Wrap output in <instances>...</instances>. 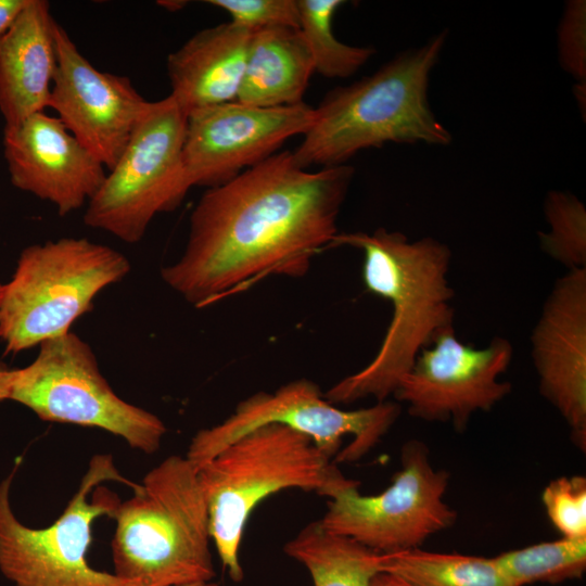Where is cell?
<instances>
[{"label": "cell", "mask_w": 586, "mask_h": 586, "mask_svg": "<svg viewBox=\"0 0 586 586\" xmlns=\"http://www.w3.org/2000/svg\"><path fill=\"white\" fill-rule=\"evenodd\" d=\"M354 174L348 164L301 168L285 150L206 189L181 256L161 270L163 281L202 308L270 277L305 276L339 233Z\"/></svg>", "instance_id": "6da1fadb"}, {"label": "cell", "mask_w": 586, "mask_h": 586, "mask_svg": "<svg viewBox=\"0 0 586 586\" xmlns=\"http://www.w3.org/2000/svg\"><path fill=\"white\" fill-rule=\"evenodd\" d=\"M339 246L362 253L364 284L390 302L392 317L371 361L323 394L333 405L368 397L382 403L394 394L419 353L454 328V290L447 279L451 251L435 238L411 241L382 227L371 233L339 232L328 249Z\"/></svg>", "instance_id": "7a4b0ae2"}, {"label": "cell", "mask_w": 586, "mask_h": 586, "mask_svg": "<svg viewBox=\"0 0 586 586\" xmlns=\"http://www.w3.org/2000/svg\"><path fill=\"white\" fill-rule=\"evenodd\" d=\"M447 31L402 51L371 75L336 87L315 107V122L292 151L301 168L346 165L362 150L386 143L448 145L450 131L429 102L431 72Z\"/></svg>", "instance_id": "3957f363"}, {"label": "cell", "mask_w": 586, "mask_h": 586, "mask_svg": "<svg viewBox=\"0 0 586 586\" xmlns=\"http://www.w3.org/2000/svg\"><path fill=\"white\" fill-rule=\"evenodd\" d=\"M111 519L114 572L131 586H178L215 576L198 470L181 456L152 468Z\"/></svg>", "instance_id": "277c9868"}, {"label": "cell", "mask_w": 586, "mask_h": 586, "mask_svg": "<svg viewBox=\"0 0 586 586\" xmlns=\"http://www.w3.org/2000/svg\"><path fill=\"white\" fill-rule=\"evenodd\" d=\"M212 542L230 578L242 582L240 547L247 520L267 497L288 488L330 497L356 483L307 435L282 424L257 428L198 470Z\"/></svg>", "instance_id": "5b68a950"}, {"label": "cell", "mask_w": 586, "mask_h": 586, "mask_svg": "<svg viewBox=\"0 0 586 586\" xmlns=\"http://www.w3.org/2000/svg\"><path fill=\"white\" fill-rule=\"evenodd\" d=\"M129 271L124 254L87 238H62L25 247L11 280L2 284L0 340L5 354L69 332L92 309L95 296Z\"/></svg>", "instance_id": "8992f818"}, {"label": "cell", "mask_w": 586, "mask_h": 586, "mask_svg": "<svg viewBox=\"0 0 586 586\" xmlns=\"http://www.w3.org/2000/svg\"><path fill=\"white\" fill-rule=\"evenodd\" d=\"M14 472L0 482V572L15 586H131L93 569L86 555L92 525L111 517L119 500L100 485L130 484L110 455H95L67 506L49 526L35 528L15 515L10 492Z\"/></svg>", "instance_id": "52a82bcc"}, {"label": "cell", "mask_w": 586, "mask_h": 586, "mask_svg": "<svg viewBox=\"0 0 586 586\" xmlns=\"http://www.w3.org/2000/svg\"><path fill=\"white\" fill-rule=\"evenodd\" d=\"M9 399L43 421L101 429L145 454L166 434L156 415L113 391L89 344L72 331L41 343L28 366L14 369Z\"/></svg>", "instance_id": "ba28073f"}, {"label": "cell", "mask_w": 586, "mask_h": 586, "mask_svg": "<svg viewBox=\"0 0 586 586\" xmlns=\"http://www.w3.org/2000/svg\"><path fill=\"white\" fill-rule=\"evenodd\" d=\"M187 119L170 95L150 101L116 164L88 202L85 225L133 244L157 214L181 204L191 189L182 155Z\"/></svg>", "instance_id": "9c48e42d"}, {"label": "cell", "mask_w": 586, "mask_h": 586, "mask_svg": "<svg viewBox=\"0 0 586 586\" xmlns=\"http://www.w3.org/2000/svg\"><path fill=\"white\" fill-rule=\"evenodd\" d=\"M399 413L400 406L387 400L341 409L326 399L315 382L297 379L273 393L257 392L241 400L222 422L192 437L186 457L199 470L240 436L277 423L307 435L334 463L355 462L381 441Z\"/></svg>", "instance_id": "30bf717a"}, {"label": "cell", "mask_w": 586, "mask_h": 586, "mask_svg": "<svg viewBox=\"0 0 586 586\" xmlns=\"http://www.w3.org/2000/svg\"><path fill=\"white\" fill-rule=\"evenodd\" d=\"M449 474L436 470L426 445L408 441L400 451V470L381 493L362 495L358 482L334 492L319 520L329 532L379 553L420 546L449 528L457 512L444 500Z\"/></svg>", "instance_id": "8fae6325"}, {"label": "cell", "mask_w": 586, "mask_h": 586, "mask_svg": "<svg viewBox=\"0 0 586 586\" xmlns=\"http://www.w3.org/2000/svg\"><path fill=\"white\" fill-rule=\"evenodd\" d=\"M512 357L507 339L495 336L476 348L459 341L450 328L419 353L393 395L407 404L410 416L450 422L462 432L473 413L491 410L511 392V384L499 378Z\"/></svg>", "instance_id": "7c38bea8"}, {"label": "cell", "mask_w": 586, "mask_h": 586, "mask_svg": "<svg viewBox=\"0 0 586 586\" xmlns=\"http://www.w3.org/2000/svg\"><path fill=\"white\" fill-rule=\"evenodd\" d=\"M315 122V107H258L232 101L188 114L183 165L191 188L217 187L276 154Z\"/></svg>", "instance_id": "4fadbf2b"}, {"label": "cell", "mask_w": 586, "mask_h": 586, "mask_svg": "<svg viewBox=\"0 0 586 586\" xmlns=\"http://www.w3.org/2000/svg\"><path fill=\"white\" fill-rule=\"evenodd\" d=\"M56 69L48 107L106 168L116 164L149 107L126 76L95 68L68 33L54 26Z\"/></svg>", "instance_id": "5bb4252c"}, {"label": "cell", "mask_w": 586, "mask_h": 586, "mask_svg": "<svg viewBox=\"0 0 586 586\" xmlns=\"http://www.w3.org/2000/svg\"><path fill=\"white\" fill-rule=\"evenodd\" d=\"M2 142L11 183L50 202L61 216L88 204L105 179L106 168L44 112L4 125Z\"/></svg>", "instance_id": "9a60e30c"}, {"label": "cell", "mask_w": 586, "mask_h": 586, "mask_svg": "<svg viewBox=\"0 0 586 586\" xmlns=\"http://www.w3.org/2000/svg\"><path fill=\"white\" fill-rule=\"evenodd\" d=\"M539 392L586 449V268L568 270L549 293L531 335Z\"/></svg>", "instance_id": "2e32d148"}, {"label": "cell", "mask_w": 586, "mask_h": 586, "mask_svg": "<svg viewBox=\"0 0 586 586\" xmlns=\"http://www.w3.org/2000/svg\"><path fill=\"white\" fill-rule=\"evenodd\" d=\"M46 0H28L0 36V113L16 124L48 107L56 69L54 26Z\"/></svg>", "instance_id": "e0dca14e"}, {"label": "cell", "mask_w": 586, "mask_h": 586, "mask_svg": "<svg viewBox=\"0 0 586 586\" xmlns=\"http://www.w3.org/2000/svg\"><path fill=\"white\" fill-rule=\"evenodd\" d=\"M229 21L199 30L167 56L169 95L190 114L237 101L251 39Z\"/></svg>", "instance_id": "ac0fdd59"}, {"label": "cell", "mask_w": 586, "mask_h": 586, "mask_svg": "<svg viewBox=\"0 0 586 586\" xmlns=\"http://www.w3.org/2000/svg\"><path fill=\"white\" fill-rule=\"evenodd\" d=\"M314 73L309 49L298 28L253 31L237 101L258 107L301 104Z\"/></svg>", "instance_id": "d6986e66"}, {"label": "cell", "mask_w": 586, "mask_h": 586, "mask_svg": "<svg viewBox=\"0 0 586 586\" xmlns=\"http://www.w3.org/2000/svg\"><path fill=\"white\" fill-rule=\"evenodd\" d=\"M283 549L306 568L314 586H370L380 572L379 552L327 531L319 520L304 526Z\"/></svg>", "instance_id": "ffe728a7"}, {"label": "cell", "mask_w": 586, "mask_h": 586, "mask_svg": "<svg viewBox=\"0 0 586 586\" xmlns=\"http://www.w3.org/2000/svg\"><path fill=\"white\" fill-rule=\"evenodd\" d=\"M379 571L412 586H511L495 558L420 548L379 555Z\"/></svg>", "instance_id": "44dd1931"}, {"label": "cell", "mask_w": 586, "mask_h": 586, "mask_svg": "<svg viewBox=\"0 0 586 586\" xmlns=\"http://www.w3.org/2000/svg\"><path fill=\"white\" fill-rule=\"evenodd\" d=\"M298 29L309 49L315 72L327 78H347L375 53L371 46H351L333 34L332 21L343 0H296Z\"/></svg>", "instance_id": "7402d4cb"}, {"label": "cell", "mask_w": 586, "mask_h": 586, "mask_svg": "<svg viewBox=\"0 0 586 586\" xmlns=\"http://www.w3.org/2000/svg\"><path fill=\"white\" fill-rule=\"evenodd\" d=\"M494 558L511 586L578 579L586 570V537H561L505 551Z\"/></svg>", "instance_id": "603a6c76"}, {"label": "cell", "mask_w": 586, "mask_h": 586, "mask_svg": "<svg viewBox=\"0 0 586 586\" xmlns=\"http://www.w3.org/2000/svg\"><path fill=\"white\" fill-rule=\"evenodd\" d=\"M544 213L550 231L538 232L543 251L568 270L586 268V209L572 193L553 190Z\"/></svg>", "instance_id": "cb8c5ba5"}, {"label": "cell", "mask_w": 586, "mask_h": 586, "mask_svg": "<svg viewBox=\"0 0 586 586\" xmlns=\"http://www.w3.org/2000/svg\"><path fill=\"white\" fill-rule=\"evenodd\" d=\"M542 501L548 519L568 538L586 537V477L560 476L549 482Z\"/></svg>", "instance_id": "d4e9b609"}, {"label": "cell", "mask_w": 586, "mask_h": 586, "mask_svg": "<svg viewBox=\"0 0 586 586\" xmlns=\"http://www.w3.org/2000/svg\"><path fill=\"white\" fill-rule=\"evenodd\" d=\"M206 3L226 11L231 22L252 33L271 27L298 28L296 0H208Z\"/></svg>", "instance_id": "484cf974"}, {"label": "cell", "mask_w": 586, "mask_h": 586, "mask_svg": "<svg viewBox=\"0 0 586 586\" xmlns=\"http://www.w3.org/2000/svg\"><path fill=\"white\" fill-rule=\"evenodd\" d=\"M585 1H569L565 5L559 27V55L562 67L577 79L585 82Z\"/></svg>", "instance_id": "4316f807"}, {"label": "cell", "mask_w": 586, "mask_h": 586, "mask_svg": "<svg viewBox=\"0 0 586 586\" xmlns=\"http://www.w3.org/2000/svg\"><path fill=\"white\" fill-rule=\"evenodd\" d=\"M28 0H0V36L9 28Z\"/></svg>", "instance_id": "83f0119b"}, {"label": "cell", "mask_w": 586, "mask_h": 586, "mask_svg": "<svg viewBox=\"0 0 586 586\" xmlns=\"http://www.w3.org/2000/svg\"><path fill=\"white\" fill-rule=\"evenodd\" d=\"M370 586H412L404 579L385 572H378Z\"/></svg>", "instance_id": "f1b7e54d"}, {"label": "cell", "mask_w": 586, "mask_h": 586, "mask_svg": "<svg viewBox=\"0 0 586 586\" xmlns=\"http://www.w3.org/2000/svg\"><path fill=\"white\" fill-rule=\"evenodd\" d=\"M13 374L14 369H8L0 366V403L9 399Z\"/></svg>", "instance_id": "f546056e"}, {"label": "cell", "mask_w": 586, "mask_h": 586, "mask_svg": "<svg viewBox=\"0 0 586 586\" xmlns=\"http://www.w3.org/2000/svg\"><path fill=\"white\" fill-rule=\"evenodd\" d=\"M158 5L167 9L168 11H176L186 5V1H158Z\"/></svg>", "instance_id": "4dcf8cb0"}, {"label": "cell", "mask_w": 586, "mask_h": 586, "mask_svg": "<svg viewBox=\"0 0 586 586\" xmlns=\"http://www.w3.org/2000/svg\"><path fill=\"white\" fill-rule=\"evenodd\" d=\"M178 586H218L217 583L213 582L212 581H199V582H192V583H188V584H183V585H178Z\"/></svg>", "instance_id": "1f68e13d"}, {"label": "cell", "mask_w": 586, "mask_h": 586, "mask_svg": "<svg viewBox=\"0 0 586 586\" xmlns=\"http://www.w3.org/2000/svg\"><path fill=\"white\" fill-rule=\"evenodd\" d=\"M2 284L0 283V297H1Z\"/></svg>", "instance_id": "d6a6232c"}]
</instances>
